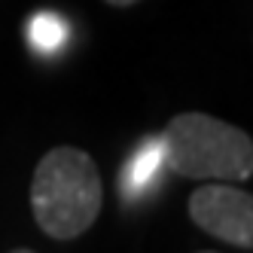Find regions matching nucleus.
<instances>
[{"instance_id":"nucleus-1","label":"nucleus","mask_w":253,"mask_h":253,"mask_svg":"<svg viewBox=\"0 0 253 253\" xmlns=\"http://www.w3.org/2000/svg\"><path fill=\"white\" fill-rule=\"evenodd\" d=\"M104 186L95 159L77 147L49 150L31 180V211L37 226L55 241H74L95 226Z\"/></svg>"},{"instance_id":"nucleus-2","label":"nucleus","mask_w":253,"mask_h":253,"mask_svg":"<svg viewBox=\"0 0 253 253\" xmlns=\"http://www.w3.org/2000/svg\"><path fill=\"white\" fill-rule=\"evenodd\" d=\"M165 165L189 180H247L253 174V140L238 125L208 113H177L159 134Z\"/></svg>"},{"instance_id":"nucleus-3","label":"nucleus","mask_w":253,"mask_h":253,"mask_svg":"<svg viewBox=\"0 0 253 253\" xmlns=\"http://www.w3.org/2000/svg\"><path fill=\"white\" fill-rule=\"evenodd\" d=\"M189 216L198 229L235 244L241 250H253V198L250 192L226 183H205L189 195Z\"/></svg>"},{"instance_id":"nucleus-4","label":"nucleus","mask_w":253,"mask_h":253,"mask_svg":"<svg viewBox=\"0 0 253 253\" xmlns=\"http://www.w3.org/2000/svg\"><path fill=\"white\" fill-rule=\"evenodd\" d=\"M165 165V153H162V137H150L147 143H140L137 153L128 159V165H125L122 177H119V186H122V195L128 198V202H134L137 195H143V189H147L159 168Z\"/></svg>"},{"instance_id":"nucleus-5","label":"nucleus","mask_w":253,"mask_h":253,"mask_svg":"<svg viewBox=\"0 0 253 253\" xmlns=\"http://www.w3.org/2000/svg\"><path fill=\"white\" fill-rule=\"evenodd\" d=\"M67 22L55 12H37L34 19L28 22V40L34 43V49L43 52V55H52L58 52L67 40Z\"/></svg>"},{"instance_id":"nucleus-6","label":"nucleus","mask_w":253,"mask_h":253,"mask_svg":"<svg viewBox=\"0 0 253 253\" xmlns=\"http://www.w3.org/2000/svg\"><path fill=\"white\" fill-rule=\"evenodd\" d=\"M107 3H110V6H119V9H125V6H134L137 0H107Z\"/></svg>"},{"instance_id":"nucleus-7","label":"nucleus","mask_w":253,"mask_h":253,"mask_svg":"<svg viewBox=\"0 0 253 253\" xmlns=\"http://www.w3.org/2000/svg\"><path fill=\"white\" fill-rule=\"evenodd\" d=\"M9 253H37V250H28V247H15V250H9Z\"/></svg>"},{"instance_id":"nucleus-8","label":"nucleus","mask_w":253,"mask_h":253,"mask_svg":"<svg viewBox=\"0 0 253 253\" xmlns=\"http://www.w3.org/2000/svg\"><path fill=\"white\" fill-rule=\"evenodd\" d=\"M202 253H213V250H202Z\"/></svg>"}]
</instances>
